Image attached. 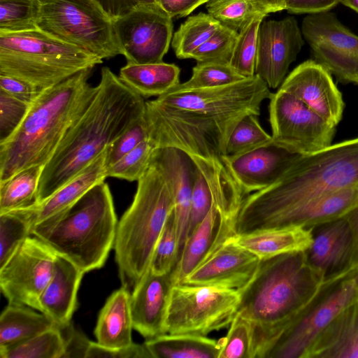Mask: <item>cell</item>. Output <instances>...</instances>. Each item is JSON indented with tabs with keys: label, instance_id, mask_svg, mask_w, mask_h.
Returning a JSON list of instances; mask_svg holds the SVG:
<instances>
[{
	"label": "cell",
	"instance_id": "6",
	"mask_svg": "<svg viewBox=\"0 0 358 358\" xmlns=\"http://www.w3.org/2000/svg\"><path fill=\"white\" fill-rule=\"evenodd\" d=\"M137 182L133 201L118 221L113 247L120 281L130 292L149 268L158 238L174 208L169 184L152 162Z\"/></svg>",
	"mask_w": 358,
	"mask_h": 358
},
{
	"label": "cell",
	"instance_id": "21",
	"mask_svg": "<svg viewBox=\"0 0 358 358\" xmlns=\"http://www.w3.org/2000/svg\"><path fill=\"white\" fill-rule=\"evenodd\" d=\"M299 155L271 144L227 157L232 173L247 196L273 183Z\"/></svg>",
	"mask_w": 358,
	"mask_h": 358
},
{
	"label": "cell",
	"instance_id": "23",
	"mask_svg": "<svg viewBox=\"0 0 358 358\" xmlns=\"http://www.w3.org/2000/svg\"><path fill=\"white\" fill-rule=\"evenodd\" d=\"M106 148L87 167L37 205L22 209L30 220L32 227L45 219L75 204L87 192L107 178Z\"/></svg>",
	"mask_w": 358,
	"mask_h": 358
},
{
	"label": "cell",
	"instance_id": "55",
	"mask_svg": "<svg viewBox=\"0 0 358 358\" xmlns=\"http://www.w3.org/2000/svg\"><path fill=\"white\" fill-rule=\"evenodd\" d=\"M41 1L43 0H40ZM104 10L112 17H117L132 8L140 1L155 2L154 0H96Z\"/></svg>",
	"mask_w": 358,
	"mask_h": 358
},
{
	"label": "cell",
	"instance_id": "22",
	"mask_svg": "<svg viewBox=\"0 0 358 358\" xmlns=\"http://www.w3.org/2000/svg\"><path fill=\"white\" fill-rule=\"evenodd\" d=\"M84 274L72 262L57 255L53 275L40 296L38 310L59 327L71 322L77 308V294Z\"/></svg>",
	"mask_w": 358,
	"mask_h": 358
},
{
	"label": "cell",
	"instance_id": "26",
	"mask_svg": "<svg viewBox=\"0 0 358 358\" xmlns=\"http://www.w3.org/2000/svg\"><path fill=\"white\" fill-rule=\"evenodd\" d=\"M227 241L255 255L260 260L296 251H305L312 241L311 229L286 227L236 234Z\"/></svg>",
	"mask_w": 358,
	"mask_h": 358
},
{
	"label": "cell",
	"instance_id": "32",
	"mask_svg": "<svg viewBox=\"0 0 358 358\" xmlns=\"http://www.w3.org/2000/svg\"><path fill=\"white\" fill-rule=\"evenodd\" d=\"M301 30L310 46L324 42L337 49L358 54V36L329 10L308 14L302 20Z\"/></svg>",
	"mask_w": 358,
	"mask_h": 358
},
{
	"label": "cell",
	"instance_id": "25",
	"mask_svg": "<svg viewBox=\"0 0 358 358\" xmlns=\"http://www.w3.org/2000/svg\"><path fill=\"white\" fill-rule=\"evenodd\" d=\"M306 358H358V299L324 328Z\"/></svg>",
	"mask_w": 358,
	"mask_h": 358
},
{
	"label": "cell",
	"instance_id": "5",
	"mask_svg": "<svg viewBox=\"0 0 358 358\" xmlns=\"http://www.w3.org/2000/svg\"><path fill=\"white\" fill-rule=\"evenodd\" d=\"M117 224L110 189L102 182L70 208L35 224L31 234L85 273L104 265Z\"/></svg>",
	"mask_w": 358,
	"mask_h": 358
},
{
	"label": "cell",
	"instance_id": "51",
	"mask_svg": "<svg viewBox=\"0 0 358 358\" xmlns=\"http://www.w3.org/2000/svg\"><path fill=\"white\" fill-rule=\"evenodd\" d=\"M0 90L20 101L31 104L41 90L14 76L0 73Z\"/></svg>",
	"mask_w": 358,
	"mask_h": 358
},
{
	"label": "cell",
	"instance_id": "54",
	"mask_svg": "<svg viewBox=\"0 0 358 358\" xmlns=\"http://www.w3.org/2000/svg\"><path fill=\"white\" fill-rule=\"evenodd\" d=\"M168 15L173 17L187 16L208 0H154Z\"/></svg>",
	"mask_w": 358,
	"mask_h": 358
},
{
	"label": "cell",
	"instance_id": "12",
	"mask_svg": "<svg viewBox=\"0 0 358 358\" xmlns=\"http://www.w3.org/2000/svg\"><path fill=\"white\" fill-rule=\"evenodd\" d=\"M272 144L299 155H309L331 145L336 126L292 94L280 89L268 104Z\"/></svg>",
	"mask_w": 358,
	"mask_h": 358
},
{
	"label": "cell",
	"instance_id": "35",
	"mask_svg": "<svg viewBox=\"0 0 358 358\" xmlns=\"http://www.w3.org/2000/svg\"><path fill=\"white\" fill-rule=\"evenodd\" d=\"M65 343L59 327L17 344L0 349L1 358H62Z\"/></svg>",
	"mask_w": 358,
	"mask_h": 358
},
{
	"label": "cell",
	"instance_id": "34",
	"mask_svg": "<svg viewBox=\"0 0 358 358\" xmlns=\"http://www.w3.org/2000/svg\"><path fill=\"white\" fill-rule=\"evenodd\" d=\"M220 23L209 13L191 15L173 34L171 45L178 59H190L192 54L220 27Z\"/></svg>",
	"mask_w": 358,
	"mask_h": 358
},
{
	"label": "cell",
	"instance_id": "53",
	"mask_svg": "<svg viewBox=\"0 0 358 358\" xmlns=\"http://www.w3.org/2000/svg\"><path fill=\"white\" fill-rule=\"evenodd\" d=\"M339 0H286L285 10L291 14H312L330 10Z\"/></svg>",
	"mask_w": 358,
	"mask_h": 358
},
{
	"label": "cell",
	"instance_id": "45",
	"mask_svg": "<svg viewBox=\"0 0 358 358\" xmlns=\"http://www.w3.org/2000/svg\"><path fill=\"white\" fill-rule=\"evenodd\" d=\"M178 238L173 210L169 215L155 245L150 268L157 274L173 271L177 263Z\"/></svg>",
	"mask_w": 358,
	"mask_h": 358
},
{
	"label": "cell",
	"instance_id": "52",
	"mask_svg": "<svg viewBox=\"0 0 358 358\" xmlns=\"http://www.w3.org/2000/svg\"><path fill=\"white\" fill-rule=\"evenodd\" d=\"M65 343V351L62 358L85 357L90 345L85 335L74 329L71 322L59 327Z\"/></svg>",
	"mask_w": 358,
	"mask_h": 358
},
{
	"label": "cell",
	"instance_id": "49",
	"mask_svg": "<svg viewBox=\"0 0 358 358\" xmlns=\"http://www.w3.org/2000/svg\"><path fill=\"white\" fill-rule=\"evenodd\" d=\"M212 206V196L208 186L201 172L195 166L187 237L203 221Z\"/></svg>",
	"mask_w": 358,
	"mask_h": 358
},
{
	"label": "cell",
	"instance_id": "15",
	"mask_svg": "<svg viewBox=\"0 0 358 358\" xmlns=\"http://www.w3.org/2000/svg\"><path fill=\"white\" fill-rule=\"evenodd\" d=\"M303 44L301 30L294 17L262 20L258 31L255 75L269 88H279Z\"/></svg>",
	"mask_w": 358,
	"mask_h": 358
},
{
	"label": "cell",
	"instance_id": "37",
	"mask_svg": "<svg viewBox=\"0 0 358 358\" xmlns=\"http://www.w3.org/2000/svg\"><path fill=\"white\" fill-rule=\"evenodd\" d=\"M272 144V137L260 124L257 116L248 115L242 118L230 134L226 154L235 157Z\"/></svg>",
	"mask_w": 358,
	"mask_h": 358
},
{
	"label": "cell",
	"instance_id": "40",
	"mask_svg": "<svg viewBox=\"0 0 358 358\" xmlns=\"http://www.w3.org/2000/svg\"><path fill=\"white\" fill-rule=\"evenodd\" d=\"M32 224L24 210L0 214V267L31 235Z\"/></svg>",
	"mask_w": 358,
	"mask_h": 358
},
{
	"label": "cell",
	"instance_id": "30",
	"mask_svg": "<svg viewBox=\"0 0 358 358\" xmlns=\"http://www.w3.org/2000/svg\"><path fill=\"white\" fill-rule=\"evenodd\" d=\"M152 358H218L219 340L189 334H163L144 343Z\"/></svg>",
	"mask_w": 358,
	"mask_h": 358
},
{
	"label": "cell",
	"instance_id": "58",
	"mask_svg": "<svg viewBox=\"0 0 358 358\" xmlns=\"http://www.w3.org/2000/svg\"><path fill=\"white\" fill-rule=\"evenodd\" d=\"M339 3L358 13V0H339Z\"/></svg>",
	"mask_w": 358,
	"mask_h": 358
},
{
	"label": "cell",
	"instance_id": "10",
	"mask_svg": "<svg viewBox=\"0 0 358 358\" xmlns=\"http://www.w3.org/2000/svg\"><path fill=\"white\" fill-rule=\"evenodd\" d=\"M36 26L101 59L123 55L112 17L96 0H43Z\"/></svg>",
	"mask_w": 358,
	"mask_h": 358
},
{
	"label": "cell",
	"instance_id": "17",
	"mask_svg": "<svg viewBox=\"0 0 358 358\" xmlns=\"http://www.w3.org/2000/svg\"><path fill=\"white\" fill-rule=\"evenodd\" d=\"M259 263L255 255L226 241L180 284L238 290L251 280Z\"/></svg>",
	"mask_w": 358,
	"mask_h": 358
},
{
	"label": "cell",
	"instance_id": "44",
	"mask_svg": "<svg viewBox=\"0 0 358 358\" xmlns=\"http://www.w3.org/2000/svg\"><path fill=\"white\" fill-rule=\"evenodd\" d=\"M157 146L148 138L106 169V176L138 181L149 168Z\"/></svg>",
	"mask_w": 358,
	"mask_h": 358
},
{
	"label": "cell",
	"instance_id": "16",
	"mask_svg": "<svg viewBox=\"0 0 358 358\" xmlns=\"http://www.w3.org/2000/svg\"><path fill=\"white\" fill-rule=\"evenodd\" d=\"M278 89L292 94L335 126L342 119V94L330 72L314 59L298 65Z\"/></svg>",
	"mask_w": 358,
	"mask_h": 358
},
{
	"label": "cell",
	"instance_id": "56",
	"mask_svg": "<svg viewBox=\"0 0 358 358\" xmlns=\"http://www.w3.org/2000/svg\"><path fill=\"white\" fill-rule=\"evenodd\" d=\"M345 217L350 224L353 234L354 252L352 265L354 267H358V205L349 212Z\"/></svg>",
	"mask_w": 358,
	"mask_h": 358
},
{
	"label": "cell",
	"instance_id": "1",
	"mask_svg": "<svg viewBox=\"0 0 358 358\" xmlns=\"http://www.w3.org/2000/svg\"><path fill=\"white\" fill-rule=\"evenodd\" d=\"M145 110L144 98L103 66L94 99L43 169L38 203L87 167L143 117Z\"/></svg>",
	"mask_w": 358,
	"mask_h": 358
},
{
	"label": "cell",
	"instance_id": "41",
	"mask_svg": "<svg viewBox=\"0 0 358 358\" xmlns=\"http://www.w3.org/2000/svg\"><path fill=\"white\" fill-rule=\"evenodd\" d=\"M218 358H255V331L247 320L236 313L225 337L219 339Z\"/></svg>",
	"mask_w": 358,
	"mask_h": 358
},
{
	"label": "cell",
	"instance_id": "20",
	"mask_svg": "<svg viewBox=\"0 0 358 358\" xmlns=\"http://www.w3.org/2000/svg\"><path fill=\"white\" fill-rule=\"evenodd\" d=\"M151 162L163 173L172 191L178 238V262L187 237L195 166L185 152L171 146L157 148Z\"/></svg>",
	"mask_w": 358,
	"mask_h": 358
},
{
	"label": "cell",
	"instance_id": "3",
	"mask_svg": "<svg viewBox=\"0 0 358 358\" xmlns=\"http://www.w3.org/2000/svg\"><path fill=\"white\" fill-rule=\"evenodd\" d=\"M92 69L41 91L18 129L0 143V182L50 160L97 92L88 82Z\"/></svg>",
	"mask_w": 358,
	"mask_h": 358
},
{
	"label": "cell",
	"instance_id": "33",
	"mask_svg": "<svg viewBox=\"0 0 358 358\" xmlns=\"http://www.w3.org/2000/svg\"><path fill=\"white\" fill-rule=\"evenodd\" d=\"M43 167H29L0 182V214L29 208L38 203V189Z\"/></svg>",
	"mask_w": 358,
	"mask_h": 358
},
{
	"label": "cell",
	"instance_id": "27",
	"mask_svg": "<svg viewBox=\"0 0 358 358\" xmlns=\"http://www.w3.org/2000/svg\"><path fill=\"white\" fill-rule=\"evenodd\" d=\"M132 329L131 292L122 286L108 297L99 315L96 343L110 349L127 347L133 343Z\"/></svg>",
	"mask_w": 358,
	"mask_h": 358
},
{
	"label": "cell",
	"instance_id": "42",
	"mask_svg": "<svg viewBox=\"0 0 358 358\" xmlns=\"http://www.w3.org/2000/svg\"><path fill=\"white\" fill-rule=\"evenodd\" d=\"M246 78L238 73L230 64L197 62L192 69L190 78L170 90H181L220 87L234 83Z\"/></svg>",
	"mask_w": 358,
	"mask_h": 358
},
{
	"label": "cell",
	"instance_id": "36",
	"mask_svg": "<svg viewBox=\"0 0 358 358\" xmlns=\"http://www.w3.org/2000/svg\"><path fill=\"white\" fill-rule=\"evenodd\" d=\"M314 60L344 83L358 84V54L337 49L326 43L311 45Z\"/></svg>",
	"mask_w": 358,
	"mask_h": 358
},
{
	"label": "cell",
	"instance_id": "59",
	"mask_svg": "<svg viewBox=\"0 0 358 358\" xmlns=\"http://www.w3.org/2000/svg\"><path fill=\"white\" fill-rule=\"evenodd\" d=\"M356 285H357V292H358V272H357V274L356 275Z\"/></svg>",
	"mask_w": 358,
	"mask_h": 358
},
{
	"label": "cell",
	"instance_id": "29",
	"mask_svg": "<svg viewBox=\"0 0 358 358\" xmlns=\"http://www.w3.org/2000/svg\"><path fill=\"white\" fill-rule=\"evenodd\" d=\"M180 68L164 62L150 64L127 63L120 78L143 98L159 96L180 83Z\"/></svg>",
	"mask_w": 358,
	"mask_h": 358
},
{
	"label": "cell",
	"instance_id": "18",
	"mask_svg": "<svg viewBox=\"0 0 358 358\" xmlns=\"http://www.w3.org/2000/svg\"><path fill=\"white\" fill-rule=\"evenodd\" d=\"M311 229L312 241L305 250L309 264L320 272L324 280L353 268L354 238L345 216Z\"/></svg>",
	"mask_w": 358,
	"mask_h": 358
},
{
	"label": "cell",
	"instance_id": "13",
	"mask_svg": "<svg viewBox=\"0 0 358 358\" xmlns=\"http://www.w3.org/2000/svg\"><path fill=\"white\" fill-rule=\"evenodd\" d=\"M114 32L127 63L163 62L173 37L172 17L155 2L140 1L113 18Z\"/></svg>",
	"mask_w": 358,
	"mask_h": 358
},
{
	"label": "cell",
	"instance_id": "31",
	"mask_svg": "<svg viewBox=\"0 0 358 358\" xmlns=\"http://www.w3.org/2000/svg\"><path fill=\"white\" fill-rule=\"evenodd\" d=\"M27 307L8 303L2 311L0 316V349L58 327L44 313H37Z\"/></svg>",
	"mask_w": 358,
	"mask_h": 358
},
{
	"label": "cell",
	"instance_id": "47",
	"mask_svg": "<svg viewBox=\"0 0 358 358\" xmlns=\"http://www.w3.org/2000/svg\"><path fill=\"white\" fill-rule=\"evenodd\" d=\"M30 105L0 90V143L18 129Z\"/></svg>",
	"mask_w": 358,
	"mask_h": 358
},
{
	"label": "cell",
	"instance_id": "24",
	"mask_svg": "<svg viewBox=\"0 0 358 358\" xmlns=\"http://www.w3.org/2000/svg\"><path fill=\"white\" fill-rule=\"evenodd\" d=\"M358 205V183L316 199L283 215L269 229L315 226L345 216Z\"/></svg>",
	"mask_w": 358,
	"mask_h": 358
},
{
	"label": "cell",
	"instance_id": "11",
	"mask_svg": "<svg viewBox=\"0 0 358 358\" xmlns=\"http://www.w3.org/2000/svg\"><path fill=\"white\" fill-rule=\"evenodd\" d=\"M239 302L237 289L173 285L167 308L165 333L207 336L229 327L238 312Z\"/></svg>",
	"mask_w": 358,
	"mask_h": 358
},
{
	"label": "cell",
	"instance_id": "43",
	"mask_svg": "<svg viewBox=\"0 0 358 358\" xmlns=\"http://www.w3.org/2000/svg\"><path fill=\"white\" fill-rule=\"evenodd\" d=\"M264 18H254L238 32L236 38L229 64L245 78L255 75L258 31Z\"/></svg>",
	"mask_w": 358,
	"mask_h": 358
},
{
	"label": "cell",
	"instance_id": "19",
	"mask_svg": "<svg viewBox=\"0 0 358 358\" xmlns=\"http://www.w3.org/2000/svg\"><path fill=\"white\" fill-rule=\"evenodd\" d=\"M171 273L157 274L149 268L131 292L134 329L146 339L165 333L172 287Z\"/></svg>",
	"mask_w": 358,
	"mask_h": 358
},
{
	"label": "cell",
	"instance_id": "50",
	"mask_svg": "<svg viewBox=\"0 0 358 358\" xmlns=\"http://www.w3.org/2000/svg\"><path fill=\"white\" fill-rule=\"evenodd\" d=\"M86 358H152L145 344L131 343L130 345L110 349L96 342L91 341Z\"/></svg>",
	"mask_w": 358,
	"mask_h": 358
},
{
	"label": "cell",
	"instance_id": "14",
	"mask_svg": "<svg viewBox=\"0 0 358 358\" xmlns=\"http://www.w3.org/2000/svg\"><path fill=\"white\" fill-rule=\"evenodd\" d=\"M57 254L29 236L0 267V287L8 303L38 309V300L54 273Z\"/></svg>",
	"mask_w": 358,
	"mask_h": 358
},
{
	"label": "cell",
	"instance_id": "4",
	"mask_svg": "<svg viewBox=\"0 0 358 358\" xmlns=\"http://www.w3.org/2000/svg\"><path fill=\"white\" fill-rule=\"evenodd\" d=\"M324 281L308 262L305 251L260 260L251 280L238 289L237 313L252 324L255 358L310 300Z\"/></svg>",
	"mask_w": 358,
	"mask_h": 358
},
{
	"label": "cell",
	"instance_id": "9",
	"mask_svg": "<svg viewBox=\"0 0 358 358\" xmlns=\"http://www.w3.org/2000/svg\"><path fill=\"white\" fill-rule=\"evenodd\" d=\"M358 267L324 280L301 310L266 348L262 358H306L321 332L345 307L358 299Z\"/></svg>",
	"mask_w": 358,
	"mask_h": 358
},
{
	"label": "cell",
	"instance_id": "48",
	"mask_svg": "<svg viewBox=\"0 0 358 358\" xmlns=\"http://www.w3.org/2000/svg\"><path fill=\"white\" fill-rule=\"evenodd\" d=\"M148 138L144 115L106 148V167L113 165Z\"/></svg>",
	"mask_w": 358,
	"mask_h": 358
},
{
	"label": "cell",
	"instance_id": "57",
	"mask_svg": "<svg viewBox=\"0 0 358 358\" xmlns=\"http://www.w3.org/2000/svg\"><path fill=\"white\" fill-rule=\"evenodd\" d=\"M258 10L265 15L285 10L286 0H252Z\"/></svg>",
	"mask_w": 358,
	"mask_h": 358
},
{
	"label": "cell",
	"instance_id": "46",
	"mask_svg": "<svg viewBox=\"0 0 358 358\" xmlns=\"http://www.w3.org/2000/svg\"><path fill=\"white\" fill-rule=\"evenodd\" d=\"M238 32L223 25L191 55L197 62L229 64Z\"/></svg>",
	"mask_w": 358,
	"mask_h": 358
},
{
	"label": "cell",
	"instance_id": "7",
	"mask_svg": "<svg viewBox=\"0 0 358 358\" xmlns=\"http://www.w3.org/2000/svg\"><path fill=\"white\" fill-rule=\"evenodd\" d=\"M102 60L38 28L0 33V73L20 78L41 91Z\"/></svg>",
	"mask_w": 358,
	"mask_h": 358
},
{
	"label": "cell",
	"instance_id": "28",
	"mask_svg": "<svg viewBox=\"0 0 358 358\" xmlns=\"http://www.w3.org/2000/svg\"><path fill=\"white\" fill-rule=\"evenodd\" d=\"M219 225L220 217L213 205L203 221L186 239L180 258L171 272L174 285L182 283L210 256Z\"/></svg>",
	"mask_w": 358,
	"mask_h": 358
},
{
	"label": "cell",
	"instance_id": "8",
	"mask_svg": "<svg viewBox=\"0 0 358 358\" xmlns=\"http://www.w3.org/2000/svg\"><path fill=\"white\" fill-rule=\"evenodd\" d=\"M269 89L255 75L220 87L169 90L154 101L163 107L212 122L229 137L242 118L260 115L263 101L272 94Z\"/></svg>",
	"mask_w": 358,
	"mask_h": 358
},
{
	"label": "cell",
	"instance_id": "39",
	"mask_svg": "<svg viewBox=\"0 0 358 358\" xmlns=\"http://www.w3.org/2000/svg\"><path fill=\"white\" fill-rule=\"evenodd\" d=\"M40 0H0V33L37 29Z\"/></svg>",
	"mask_w": 358,
	"mask_h": 358
},
{
	"label": "cell",
	"instance_id": "2",
	"mask_svg": "<svg viewBox=\"0 0 358 358\" xmlns=\"http://www.w3.org/2000/svg\"><path fill=\"white\" fill-rule=\"evenodd\" d=\"M358 183V137L300 155L269 186L245 196L235 234L268 229L283 215Z\"/></svg>",
	"mask_w": 358,
	"mask_h": 358
},
{
	"label": "cell",
	"instance_id": "38",
	"mask_svg": "<svg viewBox=\"0 0 358 358\" xmlns=\"http://www.w3.org/2000/svg\"><path fill=\"white\" fill-rule=\"evenodd\" d=\"M208 13L220 24L239 32L257 17H265L252 0H208Z\"/></svg>",
	"mask_w": 358,
	"mask_h": 358
}]
</instances>
